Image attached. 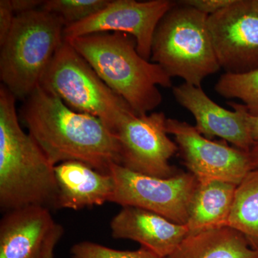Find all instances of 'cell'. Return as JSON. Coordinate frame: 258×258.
I'll use <instances>...</instances> for the list:
<instances>
[{
	"mask_svg": "<svg viewBox=\"0 0 258 258\" xmlns=\"http://www.w3.org/2000/svg\"><path fill=\"white\" fill-rule=\"evenodd\" d=\"M20 117L54 166L76 161L109 173L120 165L119 142L101 120L71 109L40 86L23 101Z\"/></svg>",
	"mask_w": 258,
	"mask_h": 258,
	"instance_id": "cell-1",
	"label": "cell"
},
{
	"mask_svg": "<svg viewBox=\"0 0 258 258\" xmlns=\"http://www.w3.org/2000/svg\"><path fill=\"white\" fill-rule=\"evenodd\" d=\"M16 98L0 86V208L3 212L25 207L59 210L55 166L21 128Z\"/></svg>",
	"mask_w": 258,
	"mask_h": 258,
	"instance_id": "cell-2",
	"label": "cell"
},
{
	"mask_svg": "<svg viewBox=\"0 0 258 258\" xmlns=\"http://www.w3.org/2000/svg\"><path fill=\"white\" fill-rule=\"evenodd\" d=\"M64 40L138 115L148 114L161 104L158 86H172L171 78L159 64L139 55L137 42L128 34L103 32Z\"/></svg>",
	"mask_w": 258,
	"mask_h": 258,
	"instance_id": "cell-3",
	"label": "cell"
},
{
	"mask_svg": "<svg viewBox=\"0 0 258 258\" xmlns=\"http://www.w3.org/2000/svg\"><path fill=\"white\" fill-rule=\"evenodd\" d=\"M66 23L41 9L15 16L0 50V80L17 100L25 101L40 85L64 41Z\"/></svg>",
	"mask_w": 258,
	"mask_h": 258,
	"instance_id": "cell-4",
	"label": "cell"
},
{
	"mask_svg": "<svg viewBox=\"0 0 258 258\" xmlns=\"http://www.w3.org/2000/svg\"><path fill=\"white\" fill-rule=\"evenodd\" d=\"M208 16L176 2L157 25L150 60L169 77L201 87L204 80L221 69L209 31Z\"/></svg>",
	"mask_w": 258,
	"mask_h": 258,
	"instance_id": "cell-5",
	"label": "cell"
},
{
	"mask_svg": "<svg viewBox=\"0 0 258 258\" xmlns=\"http://www.w3.org/2000/svg\"><path fill=\"white\" fill-rule=\"evenodd\" d=\"M39 86L60 98L71 109L99 118L113 134L123 120L137 114L66 40L56 52Z\"/></svg>",
	"mask_w": 258,
	"mask_h": 258,
	"instance_id": "cell-6",
	"label": "cell"
},
{
	"mask_svg": "<svg viewBox=\"0 0 258 258\" xmlns=\"http://www.w3.org/2000/svg\"><path fill=\"white\" fill-rule=\"evenodd\" d=\"M114 181L110 203L154 212L186 225L198 181L191 173L177 172L167 178L148 176L114 164L109 169Z\"/></svg>",
	"mask_w": 258,
	"mask_h": 258,
	"instance_id": "cell-7",
	"label": "cell"
},
{
	"mask_svg": "<svg viewBox=\"0 0 258 258\" xmlns=\"http://www.w3.org/2000/svg\"><path fill=\"white\" fill-rule=\"evenodd\" d=\"M167 118L163 112L134 114L123 120L114 132L120 147V165L129 170L167 178L177 173L169 163L179 151L168 137Z\"/></svg>",
	"mask_w": 258,
	"mask_h": 258,
	"instance_id": "cell-8",
	"label": "cell"
},
{
	"mask_svg": "<svg viewBox=\"0 0 258 258\" xmlns=\"http://www.w3.org/2000/svg\"><path fill=\"white\" fill-rule=\"evenodd\" d=\"M208 25L217 61L226 74L258 70V8L253 0H235L209 15Z\"/></svg>",
	"mask_w": 258,
	"mask_h": 258,
	"instance_id": "cell-9",
	"label": "cell"
},
{
	"mask_svg": "<svg viewBox=\"0 0 258 258\" xmlns=\"http://www.w3.org/2000/svg\"><path fill=\"white\" fill-rule=\"evenodd\" d=\"M166 127L174 137L184 165L199 182L218 180L237 185L252 169L248 152L213 142L182 120L167 118Z\"/></svg>",
	"mask_w": 258,
	"mask_h": 258,
	"instance_id": "cell-10",
	"label": "cell"
},
{
	"mask_svg": "<svg viewBox=\"0 0 258 258\" xmlns=\"http://www.w3.org/2000/svg\"><path fill=\"white\" fill-rule=\"evenodd\" d=\"M175 3L170 0H111L96 14L66 26L64 38L67 40L103 32H123L135 39L139 55L150 60L157 25Z\"/></svg>",
	"mask_w": 258,
	"mask_h": 258,
	"instance_id": "cell-11",
	"label": "cell"
},
{
	"mask_svg": "<svg viewBox=\"0 0 258 258\" xmlns=\"http://www.w3.org/2000/svg\"><path fill=\"white\" fill-rule=\"evenodd\" d=\"M63 234L48 209L28 206L5 212L0 220V258H47Z\"/></svg>",
	"mask_w": 258,
	"mask_h": 258,
	"instance_id": "cell-12",
	"label": "cell"
},
{
	"mask_svg": "<svg viewBox=\"0 0 258 258\" xmlns=\"http://www.w3.org/2000/svg\"><path fill=\"white\" fill-rule=\"evenodd\" d=\"M176 102L194 115L195 128L206 138L220 137L235 148L249 152L254 143L251 137L243 104L230 102L234 111L215 103L202 87L184 83L173 88Z\"/></svg>",
	"mask_w": 258,
	"mask_h": 258,
	"instance_id": "cell-13",
	"label": "cell"
},
{
	"mask_svg": "<svg viewBox=\"0 0 258 258\" xmlns=\"http://www.w3.org/2000/svg\"><path fill=\"white\" fill-rule=\"evenodd\" d=\"M110 229L113 238L135 241L161 258L170 255L189 234L186 225L130 206L122 207L112 219Z\"/></svg>",
	"mask_w": 258,
	"mask_h": 258,
	"instance_id": "cell-14",
	"label": "cell"
},
{
	"mask_svg": "<svg viewBox=\"0 0 258 258\" xmlns=\"http://www.w3.org/2000/svg\"><path fill=\"white\" fill-rule=\"evenodd\" d=\"M60 209L80 210L110 203L114 181L109 173H103L76 161L55 166Z\"/></svg>",
	"mask_w": 258,
	"mask_h": 258,
	"instance_id": "cell-15",
	"label": "cell"
},
{
	"mask_svg": "<svg viewBox=\"0 0 258 258\" xmlns=\"http://www.w3.org/2000/svg\"><path fill=\"white\" fill-rule=\"evenodd\" d=\"M166 258H258V249L239 231L225 226L188 234Z\"/></svg>",
	"mask_w": 258,
	"mask_h": 258,
	"instance_id": "cell-16",
	"label": "cell"
},
{
	"mask_svg": "<svg viewBox=\"0 0 258 258\" xmlns=\"http://www.w3.org/2000/svg\"><path fill=\"white\" fill-rule=\"evenodd\" d=\"M236 187L218 180L198 181L186 224L189 234L227 226Z\"/></svg>",
	"mask_w": 258,
	"mask_h": 258,
	"instance_id": "cell-17",
	"label": "cell"
},
{
	"mask_svg": "<svg viewBox=\"0 0 258 258\" xmlns=\"http://www.w3.org/2000/svg\"><path fill=\"white\" fill-rule=\"evenodd\" d=\"M227 226L241 232L258 249V168L249 171L237 185Z\"/></svg>",
	"mask_w": 258,
	"mask_h": 258,
	"instance_id": "cell-18",
	"label": "cell"
},
{
	"mask_svg": "<svg viewBox=\"0 0 258 258\" xmlns=\"http://www.w3.org/2000/svg\"><path fill=\"white\" fill-rule=\"evenodd\" d=\"M220 96L240 100L249 114L258 116V70L243 74H224L215 86Z\"/></svg>",
	"mask_w": 258,
	"mask_h": 258,
	"instance_id": "cell-19",
	"label": "cell"
},
{
	"mask_svg": "<svg viewBox=\"0 0 258 258\" xmlns=\"http://www.w3.org/2000/svg\"><path fill=\"white\" fill-rule=\"evenodd\" d=\"M111 0H46L40 9L58 15L66 27L86 20L104 8Z\"/></svg>",
	"mask_w": 258,
	"mask_h": 258,
	"instance_id": "cell-20",
	"label": "cell"
},
{
	"mask_svg": "<svg viewBox=\"0 0 258 258\" xmlns=\"http://www.w3.org/2000/svg\"><path fill=\"white\" fill-rule=\"evenodd\" d=\"M70 252L72 258H161L143 247L135 250H120L90 241L74 244Z\"/></svg>",
	"mask_w": 258,
	"mask_h": 258,
	"instance_id": "cell-21",
	"label": "cell"
},
{
	"mask_svg": "<svg viewBox=\"0 0 258 258\" xmlns=\"http://www.w3.org/2000/svg\"><path fill=\"white\" fill-rule=\"evenodd\" d=\"M235 0H181L177 3L192 7L204 14L211 15L225 9L235 3Z\"/></svg>",
	"mask_w": 258,
	"mask_h": 258,
	"instance_id": "cell-22",
	"label": "cell"
},
{
	"mask_svg": "<svg viewBox=\"0 0 258 258\" xmlns=\"http://www.w3.org/2000/svg\"><path fill=\"white\" fill-rule=\"evenodd\" d=\"M16 16L12 7L11 0L0 1V45L9 35Z\"/></svg>",
	"mask_w": 258,
	"mask_h": 258,
	"instance_id": "cell-23",
	"label": "cell"
},
{
	"mask_svg": "<svg viewBox=\"0 0 258 258\" xmlns=\"http://www.w3.org/2000/svg\"><path fill=\"white\" fill-rule=\"evenodd\" d=\"M43 3L42 0H11L12 7L16 15L40 9Z\"/></svg>",
	"mask_w": 258,
	"mask_h": 258,
	"instance_id": "cell-24",
	"label": "cell"
},
{
	"mask_svg": "<svg viewBox=\"0 0 258 258\" xmlns=\"http://www.w3.org/2000/svg\"><path fill=\"white\" fill-rule=\"evenodd\" d=\"M246 119H247L251 137L254 142H258V116L250 115L247 111Z\"/></svg>",
	"mask_w": 258,
	"mask_h": 258,
	"instance_id": "cell-25",
	"label": "cell"
},
{
	"mask_svg": "<svg viewBox=\"0 0 258 258\" xmlns=\"http://www.w3.org/2000/svg\"><path fill=\"white\" fill-rule=\"evenodd\" d=\"M248 154L252 169H257L258 168V142H254Z\"/></svg>",
	"mask_w": 258,
	"mask_h": 258,
	"instance_id": "cell-26",
	"label": "cell"
},
{
	"mask_svg": "<svg viewBox=\"0 0 258 258\" xmlns=\"http://www.w3.org/2000/svg\"><path fill=\"white\" fill-rule=\"evenodd\" d=\"M47 258H54V252H52V253L49 254Z\"/></svg>",
	"mask_w": 258,
	"mask_h": 258,
	"instance_id": "cell-27",
	"label": "cell"
},
{
	"mask_svg": "<svg viewBox=\"0 0 258 258\" xmlns=\"http://www.w3.org/2000/svg\"><path fill=\"white\" fill-rule=\"evenodd\" d=\"M254 4L255 5V6L258 8V0H253Z\"/></svg>",
	"mask_w": 258,
	"mask_h": 258,
	"instance_id": "cell-28",
	"label": "cell"
}]
</instances>
